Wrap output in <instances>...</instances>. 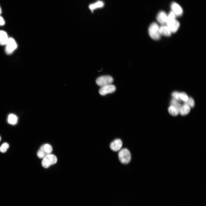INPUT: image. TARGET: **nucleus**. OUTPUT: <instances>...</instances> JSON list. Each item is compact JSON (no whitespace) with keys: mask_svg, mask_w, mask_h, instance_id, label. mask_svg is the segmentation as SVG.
<instances>
[{"mask_svg":"<svg viewBox=\"0 0 206 206\" xmlns=\"http://www.w3.org/2000/svg\"><path fill=\"white\" fill-rule=\"evenodd\" d=\"M166 23L167 26L172 33L176 32L180 26L179 22L176 19V18L168 17Z\"/></svg>","mask_w":206,"mask_h":206,"instance_id":"423d86ee","label":"nucleus"},{"mask_svg":"<svg viewBox=\"0 0 206 206\" xmlns=\"http://www.w3.org/2000/svg\"><path fill=\"white\" fill-rule=\"evenodd\" d=\"M5 52L7 54H11L17 47V45L15 41L12 37L9 38L6 44Z\"/></svg>","mask_w":206,"mask_h":206,"instance_id":"0eeeda50","label":"nucleus"},{"mask_svg":"<svg viewBox=\"0 0 206 206\" xmlns=\"http://www.w3.org/2000/svg\"><path fill=\"white\" fill-rule=\"evenodd\" d=\"M122 142L119 139H117L110 144V147L112 150L114 151H117L119 150L122 146Z\"/></svg>","mask_w":206,"mask_h":206,"instance_id":"9d476101","label":"nucleus"},{"mask_svg":"<svg viewBox=\"0 0 206 206\" xmlns=\"http://www.w3.org/2000/svg\"><path fill=\"white\" fill-rule=\"evenodd\" d=\"M161 35L166 36H169L171 35V32L167 26L163 25L160 27Z\"/></svg>","mask_w":206,"mask_h":206,"instance_id":"ddd939ff","label":"nucleus"},{"mask_svg":"<svg viewBox=\"0 0 206 206\" xmlns=\"http://www.w3.org/2000/svg\"><path fill=\"white\" fill-rule=\"evenodd\" d=\"M119 159L120 161L123 164H127L130 161L131 154L129 150L126 148H123L119 152Z\"/></svg>","mask_w":206,"mask_h":206,"instance_id":"f03ea898","label":"nucleus"},{"mask_svg":"<svg viewBox=\"0 0 206 206\" xmlns=\"http://www.w3.org/2000/svg\"><path fill=\"white\" fill-rule=\"evenodd\" d=\"M8 39L6 32L4 31L0 30V44L1 45H5Z\"/></svg>","mask_w":206,"mask_h":206,"instance_id":"f8f14e48","label":"nucleus"},{"mask_svg":"<svg viewBox=\"0 0 206 206\" xmlns=\"http://www.w3.org/2000/svg\"><path fill=\"white\" fill-rule=\"evenodd\" d=\"M52 151L51 146L49 144L42 145L37 152V156L39 158H43L47 155L50 154Z\"/></svg>","mask_w":206,"mask_h":206,"instance_id":"20e7f679","label":"nucleus"},{"mask_svg":"<svg viewBox=\"0 0 206 206\" xmlns=\"http://www.w3.org/2000/svg\"><path fill=\"white\" fill-rule=\"evenodd\" d=\"M185 104L187 105L190 107H193L194 106L195 102L193 99L190 97L187 101L185 102Z\"/></svg>","mask_w":206,"mask_h":206,"instance_id":"6ab92c4d","label":"nucleus"},{"mask_svg":"<svg viewBox=\"0 0 206 206\" xmlns=\"http://www.w3.org/2000/svg\"><path fill=\"white\" fill-rule=\"evenodd\" d=\"M190 111V107L186 104H184L180 108L179 112L182 115L188 114Z\"/></svg>","mask_w":206,"mask_h":206,"instance_id":"dca6fc26","label":"nucleus"},{"mask_svg":"<svg viewBox=\"0 0 206 206\" xmlns=\"http://www.w3.org/2000/svg\"><path fill=\"white\" fill-rule=\"evenodd\" d=\"M179 96L181 100L185 102L187 101L189 98L187 94L183 92L179 93Z\"/></svg>","mask_w":206,"mask_h":206,"instance_id":"aec40b11","label":"nucleus"},{"mask_svg":"<svg viewBox=\"0 0 206 206\" xmlns=\"http://www.w3.org/2000/svg\"><path fill=\"white\" fill-rule=\"evenodd\" d=\"M172 96L173 99L178 101H180L181 100L179 96V93L177 92H173Z\"/></svg>","mask_w":206,"mask_h":206,"instance_id":"412c9836","label":"nucleus"},{"mask_svg":"<svg viewBox=\"0 0 206 206\" xmlns=\"http://www.w3.org/2000/svg\"><path fill=\"white\" fill-rule=\"evenodd\" d=\"M149 35L152 39L157 40L161 37L160 32V27L156 23H152L148 29Z\"/></svg>","mask_w":206,"mask_h":206,"instance_id":"f257e3e1","label":"nucleus"},{"mask_svg":"<svg viewBox=\"0 0 206 206\" xmlns=\"http://www.w3.org/2000/svg\"><path fill=\"white\" fill-rule=\"evenodd\" d=\"M1 13H2V10L1 9V8L0 6V14H1Z\"/></svg>","mask_w":206,"mask_h":206,"instance_id":"5701e85b","label":"nucleus"},{"mask_svg":"<svg viewBox=\"0 0 206 206\" xmlns=\"http://www.w3.org/2000/svg\"><path fill=\"white\" fill-rule=\"evenodd\" d=\"M1 137L0 136V141H1Z\"/></svg>","mask_w":206,"mask_h":206,"instance_id":"b1692460","label":"nucleus"},{"mask_svg":"<svg viewBox=\"0 0 206 206\" xmlns=\"http://www.w3.org/2000/svg\"><path fill=\"white\" fill-rule=\"evenodd\" d=\"M5 24L4 20L1 16L0 15V25L2 26Z\"/></svg>","mask_w":206,"mask_h":206,"instance_id":"4be33fe9","label":"nucleus"},{"mask_svg":"<svg viewBox=\"0 0 206 206\" xmlns=\"http://www.w3.org/2000/svg\"><path fill=\"white\" fill-rule=\"evenodd\" d=\"M57 161V158L55 155L50 154L43 158L41 164L43 167L47 168L51 165L55 164Z\"/></svg>","mask_w":206,"mask_h":206,"instance_id":"7ed1b4c3","label":"nucleus"},{"mask_svg":"<svg viewBox=\"0 0 206 206\" xmlns=\"http://www.w3.org/2000/svg\"><path fill=\"white\" fill-rule=\"evenodd\" d=\"M104 3L102 1H99L95 3L92 4L89 6V8L92 11L98 8H101L103 7Z\"/></svg>","mask_w":206,"mask_h":206,"instance_id":"4468645a","label":"nucleus"},{"mask_svg":"<svg viewBox=\"0 0 206 206\" xmlns=\"http://www.w3.org/2000/svg\"><path fill=\"white\" fill-rule=\"evenodd\" d=\"M116 89L115 86L111 84L101 87L99 90V92L101 95H105L114 92Z\"/></svg>","mask_w":206,"mask_h":206,"instance_id":"6e6552de","label":"nucleus"},{"mask_svg":"<svg viewBox=\"0 0 206 206\" xmlns=\"http://www.w3.org/2000/svg\"><path fill=\"white\" fill-rule=\"evenodd\" d=\"M172 11L176 16H180L183 13V10L181 6L177 3L173 2L171 6Z\"/></svg>","mask_w":206,"mask_h":206,"instance_id":"1a4fd4ad","label":"nucleus"},{"mask_svg":"<svg viewBox=\"0 0 206 206\" xmlns=\"http://www.w3.org/2000/svg\"><path fill=\"white\" fill-rule=\"evenodd\" d=\"M113 80V78L110 76H102L98 78L96 81V84L101 87L111 84Z\"/></svg>","mask_w":206,"mask_h":206,"instance_id":"39448f33","label":"nucleus"},{"mask_svg":"<svg viewBox=\"0 0 206 206\" xmlns=\"http://www.w3.org/2000/svg\"><path fill=\"white\" fill-rule=\"evenodd\" d=\"M9 147V144L6 142L3 143L0 146V151L2 153H5L6 152Z\"/></svg>","mask_w":206,"mask_h":206,"instance_id":"a211bd4d","label":"nucleus"},{"mask_svg":"<svg viewBox=\"0 0 206 206\" xmlns=\"http://www.w3.org/2000/svg\"><path fill=\"white\" fill-rule=\"evenodd\" d=\"M180 108L171 106L168 108L170 114L173 116L177 115L179 112Z\"/></svg>","mask_w":206,"mask_h":206,"instance_id":"f3484780","label":"nucleus"},{"mask_svg":"<svg viewBox=\"0 0 206 206\" xmlns=\"http://www.w3.org/2000/svg\"><path fill=\"white\" fill-rule=\"evenodd\" d=\"M18 118L17 116L13 114H9L8 117L7 121L8 122L12 125L15 124L17 122Z\"/></svg>","mask_w":206,"mask_h":206,"instance_id":"2eb2a0df","label":"nucleus"},{"mask_svg":"<svg viewBox=\"0 0 206 206\" xmlns=\"http://www.w3.org/2000/svg\"><path fill=\"white\" fill-rule=\"evenodd\" d=\"M168 15L166 13L163 11H160L158 14L157 19L158 22L162 24L167 23Z\"/></svg>","mask_w":206,"mask_h":206,"instance_id":"9b49d317","label":"nucleus"}]
</instances>
